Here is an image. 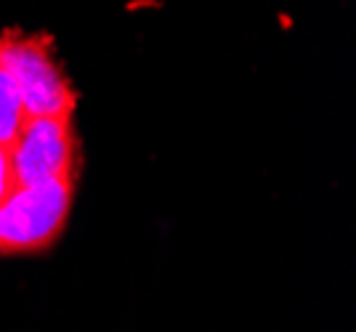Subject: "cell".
<instances>
[{"instance_id": "1", "label": "cell", "mask_w": 356, "mask_h": 332, "mask_svg": "<svg viewBox=\"0 0 356 332\" xmlns=\"http://www.w3.org/2000/svg\"><path fill=\"white\" fill-rule=\"evenodd\" d=\"M83 176L74 112L24 101L0 53V256H30L56 244Z\"/></svg>"}]
</instances>
